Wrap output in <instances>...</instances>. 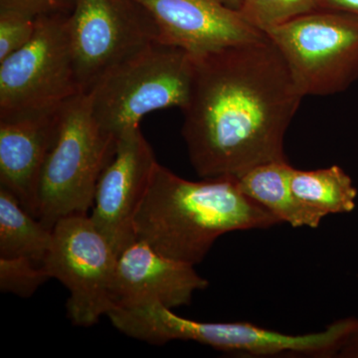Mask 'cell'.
I'll return each mask as SVG.
<instances>
[{
	"mask_svg": "<svg viewBox=\"0 0 358 358\" xmlns=\"http://www.w3.org/2000/svg\"><path fill=\"white\" fill-rule=\"evenodd\" d=\"M193 60L181 134L200 178L287 160L285 136L305 96L267 35Z\"/></svg>",
	"mask_w": 358,
	"mask_h": 358,
	"instance_id": "cell-1",
	"label": "cell"
},
{
	"mask_svg": "<svg viewBox=\"0 0 358 358\" xmlns=\"http://www.w3.org/2000/svg\"><path fill=\"white\" fill-rule=\"evenodd\" d=\"M281 223L247 196L234 176L187 180L157 162L134 217V233L162 255L195 266L226 233Z\"/></svg>",
	"mask_w": 358,
	"mask_h": 358,
	"instance_id": "cell-2",
	"label": "cell"
},
{
	"mask_svg": "<svg viewBox=\"0 0 358 358\" xmlns=\"http://www.w3.org/2000/svg\"><path fill=\"white\" fill-rule=\"evenodd\" d=\"M357 327L358 320L348 317L333 322L319 333L293 336L246 322H204L185 319L155 303L134 308L127 322L131 338L150 345L192 341L222 352L251 357H336Z\"/></svg>",
	"mask_w": 358,
	"mask_h": 358,
	"instance_id": "cell-3",
	"label": "cell"
},
{
	"mask_svg": "<svg viewBox=\"0 0 358 358\" xmlns=\"http://www.w3.org/2000/svg\"><path fill=\"white\" fill-rule=\"evenodd\" d=\"M194 60L176 47L155 43L117 66L89 92L92 115L117 141L155 110L179 108L189 99Z\"/></svg>",
	"mask_w": 358,
	"mask_h": 358,
	"instance_id": "cell-4",
	"label": "cell"
},
{
	"mask_svg": "<svg viewBox=\"0 0 358 358\" xmlns=\"http://www.w3.org/2000/svg\"><path fill=\"white\" fill-rule=\"evenodd\" d=\"M115 148L117 140L94 119L88 94L67 101L40 176L37 218L53 228L65 216L88 214L99 179Z\"/></svg>",
	"mask_w": 358,
	"mask_h": 358,
	"instance_id": "cell-5",
	"label": "cell"
},
{
	"mask_svg": "<svg viewBox=\"0 0 358 358\" xmlns=\"http://www.w3.org/2000/svg\"><path fill=\"white\" fill-rule=\"evenodd\" d=\"M303 96H331L358 79V14L322 9L268 30Z\"/></svg>",
	"mask_w": 358,
	"mask_h": 358,
	"instance_id": "cell-6",
	"label": "cell"
},
{
	"mask_svg": "<svg viewBox=\"0 0 358 358\" xmlns=\"http://www.w3.org/2000/svg\"><path fill=\"white\" fill-rule=\"evenodd\" d=\"M117 254L88 214H72L53 226L43 268L69 289L67 313L78 327H92L114 310L112 289Z\"/></svg>",
	"mask_w": 358,
	"mask_h": 358,
	"instance_id": "cell-7",
	"label": "cell"
},
{
	"mask_svg": "<svg viewBox=\"0 0 358 358\" xmlns=\"http://www.w3.org/2000/svg\"><path fill=\"white\" fill-rule=\"evenodd\" d=\"M67 23L82 94L117 66L159 43L155 20L134 0H77Z\"/></svg>",
	"mask_w": 358,
	"mask_h": 358,
	"instance_id": "cell-8",
	"label": "cell"
},
{
	"mask_svg": "<svg viewBox=\"0 0 358 358\" xmlns=\"http://www.w3.org/2000/svg\"><path fill=\"white\" fill-rule=\"evenodd\" d=\"M68 15L36 18L32 38L0 62V114L58 107L82 94Z\"/></svg>",
	"mask_w": 358,
	"mask_h": 358,
	"instance_id": "cell-9",
	"label": "cell"
},
{
	"mask_svg": "<svg viewBox=\"0 0 358 358\" xmlns=\"http://www.w3.org/2000/svg\"><path fill=\"white\" fill-rule=\"evenodd\" d=\"M157 164L138 127L117 138L114 157L99 179L90 217L117 256L136 240L134 217Z\"/></svg>",
	"mask_w": 358,
	"mask_h": 358,
	"instance_id": "cell-10",
	"label": "cell"
},
{
	"mask_svg": "<svg viewBox=\"0 0 358 358\" xmlns=\"http://www.w3.org/2000/svg\"><path fill=\"white\" fill-rule=\"evenodd\" d=\"M150 13L159 29V43L193 57L266 36L223 0H134Z\"/></svg>",
	"mask_w": 358,
	"mask_h": 358,
	"instance_id": "cell-11",
	"label": "cell"
},
{
	"mask_svg": "<svg viewBox=\"0 0 358 358\" xmlns=\"http://www.w3.org/2000/svg\"><path fill=\"white\" fill-rule=\"evenodd\" d=\"M64 103L0 114V186L35 217L40 176L57 136Z\"/></svg>",
	"mask_w": 358,
	"mask_h": 358,
	"instance_id": "cell-12",
	"label": "cell"
},
{
	"mask_svg": "<svg viewBox=\"0 0 358 358\" xmlns=\"http://www.w3.org/2000/svg\"><path fill=\"white\" fill-rule=\"evenodd\" d=\"M194 267L136 240L117 256L112 289L115 308L157 303L173 310L189 305L193 294L209 285Z\"/></svg>",
	"mask_w": 358,
	"mask_h": 358,
	"instance_id": "cell-13",
	"label": "cell"
},
{
	"mask_svg": "<svg viewBox=\"0 0 358 358\" xmlns=\"http://www.w3.org/2000/svg\"><path fill=\"white\" fill-rule=\"evenodd\" d=\"M294 167L288 160L259 164L238 176L242 192L294 228H317L326 217L299 199L292 189Z\"/></svg>",
	"mask_w": 358,
	"mask_h": 358,
	"instance_id": "cell-14",
	"label": "cell"
},
{
	"mask_svg": "<svg viewBox=\"0 0 358 358\" xmlns=\"http://www.w3.org/2000/svg\"><path fill=\"white\" fill-rule=\"evenodd\" d=\"M52 239L53 228L26 210L13 193L0 186V257H23L42 266Z\"/></svg>",
	"mask_w": 358,
	"mask_h": 358,
	"instance_id": "cell-15",
	"label": "cell"
},
{
	"mask_svg": "<svg viewBox=\"0 0 358 358\" xmlns=\"http://www.w3.org/2000/svg\"><path fill=\"white\" fill-rule=\"evenodd\" d=\"M291 185L299 199L324 216L350 213L357 207V187L338 166L315 171L294 169Z\"/></svg>",
	"mask_w": 358,
	"mask_h": 358,
	"instance_id": "cell-16",
	"label": "cell"
},
{
	"mask_svg": "<svg viewBox=\"0 0 358 358\" xmlns=\"http://www.w3.org/2000/svg\"><path fill=\"white\" fill-rule=\"evenodd\" d=\"M322 9L324 0H243L239 11L249 24L266 34L273 28Z\"/></svg>",
	"mask_w": 358,
	"mask_h": 358,
	"instance_id": "cell-17",
	"label": "cell"
},
{
	"mask_svg": "<svg viewBox=\"0 0 358 358\" xmlns=\"http://www.w3.org/2000/svg\"><path fill=\"white\" fill-rule=\"evenodd\" d=\"M36 264L23 257H0V291L30 298L50 279L43 266L36 267Z\"/></svg>",
	"mask_w": 358,
	"mask_h": 358,
	"instance_id": "cell-18",
	"label": "cell"
},
{
	"mask_svg": "<svg viewBox=\"0 0 358 358\" xmlns=\"http://www.w3.org/2000/svg\"><path fill=\"white\" fill-rule=\"evenodd\" d=\"M35 28V18L0 9V62L25 46L32 38Z\"/></svg>",
	"mask_w": 358,
	"mask_h": 358,
	"instance_id": "cell-19",
	"label": "cell"
},
{
	"mask_svg": "<svg viewBox=\"0 0 358 358\" xmlns=\"http://www.w3.org/2000/svg\"><path fill=\"white\" fill-rule=\"evenodd\" d=\"M77 0H0V9L13 10L29 17L69 15Z\"/></svg>",
	"mask_w": 358,
	"mask_h": 358,
	"instance_id": "cell-20",
	"label": "cell"
},
{
	"mask_svg": "<svg viewBox=\"0 0 358 358\" xmlns=\"http://www.w3.org/2000/svg\"><path fill=\"white\" fill-rule=\"evenodd\" d=\"M336 357L358 358V327L339 350Z\"/></svg>",
	"mask_w": 358,
	"mask_h": 358,
	"instance_id": "cell-21",
	"label": "cell"
},
{
	"mask_svg": "<svg viewBox=\"0 0 358 358\" xmlns=\"http://www.w3.org/2000/svg\"><path fill=\"white\" fill-rule=\"evenodd\" d=\"M324 9H336L358 14V0H324Z\"/></svg>",
	"mask_w": 358,
	"mask_h": 358,
	"instance_id": "cell-22",
	"label": "cell"
},
{
	"mask_svg": "<svg viewBox=\"0 0 358 358\" xmlns=\"http://www.w3.org/2000/svg\"><path fill=\"white\" fill-rule=\"evenodd\" d=\"M228 6L231 7V8L236 9V10H239L242 6V2L243 0H223Z\"/></svg>",
	"mask_w": 358,
	"mask_h": 358,
	"instance_id": "cell-23",
	"label": "cell"
}]
</instances>
